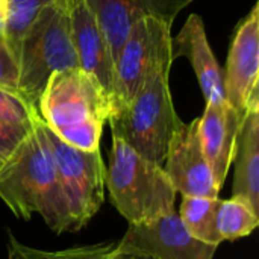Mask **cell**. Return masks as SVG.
Segmentation results:
<instances>
[{"label":"cell","mask_w":259,"mask_h":259,"mask_svg":"<svg viewBox=\"0 0 259 259\" xmlns=\"http://www.w3.org/2000/svg\"><path fill=\"white\" fill-rule=\"evenodd\" d=\"M38 117L23 143L0 167V199L18 219L30 220L38 214L53 232H74Z\"/></svg>","instance_id":"cell-1"},{"label":"cell","mask_w":259,"mask_h":259,"mask_svg":"<svg viewBox=\"0 0 259 259\" xmlns=\"http://www.w3.org/2000/svg\"><path fill=\"white\" fill-rule=\"evenodd\" d=\"M171 64L170 44L155 58L134 99L108 118L112 137L159 165L164 164L168 144L182 123L170 94Z\"/></svg>","instance_id":"cell-2"},{"label":"cell","mask_w":259,"mask_h":259,"mask_svg":"<svg viewBox=\"0 0 259 259\" xmlns=\"http://www.w3.org/2000/svg\"><path fill=\"white\" fill-rule=\"evenodd\" d=\"M36 109L62 141L87 152L99 149L111 112L106 99L80 68L53 73Z\"/></svg>","instance_id":"cell-3"},{"label":"cell","mask_w":259,"mask_h":259,"mask_svg":"<svg viewBox=\"0 0 259 259\" xmlns=\"http://www.w3.org/2000/svg\"><path fill=\"white\" fill-rule=\"evenodd\" d=\"M105 188L129 225L149 223L175 211L178 193L162 165L141 156L117 137H112L105 167Z\"/></svg>","instance_id":"cell-4"},{"label":"cell","mask_w":259,"mask_h":259,"mask_svg":"<svg viewBox=\"0 0 259 259\" xmlns=\"http://www.w3.org/2000/svg\"><path fill=\"white\" fill-rule=\"evenodd\" d=\"M17 61L18 96L38 112V100L50 76L79 68L68 11L56 3L47 5L24 33Z\"/></svg>","instance_id":"cell-5"},{"label":"cell","mask_w":259,"mask_h":259,"mask_svg":"<svg viewBox=\"0 0 259 259\" xmlns=\"http://www.w3.org/2000/svg\"><path fill=\"white\" fill-rule=\"evenodd\" d=\"M38 126L50 150L73 231H79L99 212L105 200V164L100 149L87 152L67 144L39 117Z\"/></svg>","instance_id":"cell-6"},{"label":"cell","mask_w":259,"mask_h":259,"mask_svg":"<svg viewBox=\"0 0 259 259\" xmlns=\"http://www.w3.org/2000/svg\"><path fill=\"white\" fill-rule=\"evenodd\" d=\"M171 26L155 17L138 18L115 62L114 97L109 117L124 108L140 90L155 58L171 44Z\"/></svg>","instance_id":"cell-7"},{"label":"cell","mask_w":259,"mask_h":259,"mask_svg":"<svg viewBox=\"0 0 259 259\" xmlns=\"http://www.w3.org/2000/svg\"><path fill=\"white\" fill-rule=\"evenodd\" d=\"M226 102L246 115L252 106L259 105V5L240 21L223 71Z\"/></svg>","instance_id":"cell-8"},{"label":"cell","mask_w":259,"mask_h":259,"mask_svg":"<svg viewBox=\"0 0 259 259\" xmlns=\"http://www.w3.org/2000/svg\"><path fill=\"white\" fill-rule=\"evenodd\" d=\"M118 244L153 259H214L219 247L194 238L176 211L149 223L129 225Z\"/></svg>","instance_id":"cell-9"},{"label":"cell","mask_w":259,"mask_h":259,"mask_svg":"<svg viewBox=\"0 0 259 259\" xmlns=\"http://www.w3.org/2000/svg\"><path fill=\"white\" fill-rule=\"evenodd\" d=\"M162 168L176 193L182 196L219 197L220 187L202 149L199 118L179 124L168 144Z\"/></svg>","instance_id":"cell-10"},{"label":"cell","mask_w":259,"mask_h":259,"mask_svg":"<svg viewBox=\"0 0 259 259\" xmlns=\"http://www.w3.org/2000/svg\"><path fill=\"white\" fill-rule=\"evenodd\" d=\"M68 14L79 68L96 83L111 109L115 82V61L106 36L87 2L76 5Z\"/></svg>","instance_id":"cell-11"},{"label":"cell","mask_w":259,"mask_h":259,"mask_svg":"<svg viewBox=\"0 0 259 259\" xmlns=\"http://www.w3.org/2000/svg\"><path fill=\"white\" fill-rule=\"evenodd\" d=\"M243 118L226 100L206 103L205 112L199 118L202 149L220 190L234 164Z\"/></svg>","instance_id":"cell-12"},{"label":"cell","mask_w":259,"mask_h":259,"mask_svg":"<svg viewBox=\"0 0 259 259\" xmlns=\"http://www.w3.org/2000/svg\"><path fill=\"white\" fill-rule=\"evenodd\" d=\"M171 56L173 61L181 56L190 61L206 103L226 100L223 71L209 46L200 15L191 14L176 38H171Z\"/></svg>","instance_id":"cell-13"},{"label":"cell","mask_w":259,"mask_h":259,"mask_svg":"<svg viewBox=\"0 0 259 259\" xmlns=\"http://www.w3.org/2000/svg\"><path fill=\"white\" fill-rule=\"evenodd\" d=\"M232 196L244 197L259 212V105L243 118L237 149Z\"/></svg>","instance_id":"cell-14"},{"label":"cell","mask_w":259,"mask_h":259,"mask_svg":"<svg viewBox=\"0 0 259 259\" xmlns=\"http://www.w3.org/2000/svg\"><path fill=\"white\" fill-rule=\"evenodd\" d=\"M87 3L93 9L117 62L131 27L141 15L132 0H87Z\"/></svg>","instance_id":"cell-15"},{"label":"cell","mask_w":259,"mask_h":259,"mask_svg":"<svg viewBox=\"0 0 259 259\" xmlns=\"http://www.w3.org/2000/svg\"><path fill=\"white\" fill-rule=\"evenodd\" d=\"M219 205V197L182 196V203L178 214L194 238L208 244L220 246L223 241L217 231Z\"/></svg>","instance_id":"cell-16"},{"label":"cell","mask_w":259,"mask_h":259,"mask_svg":"<svg viewBox=\"0 0 259 259\" xmlns=\"http://www.w3.org/2000/svg\"><path fill=\"white\" fill-rule=\"evenodd\" d=\"M258 214L244 197L232 196L228 200H220L217 231L222 241H235L250 235L259 225Z\"/></svg>","instance_id":"cell-17"},{"label":"cell","mask_w":259,"mask_h":259,"mask_svg":"<svg viewBox=\"0 0 259 259\" xmlns=\"http://www.w3.org/2000/svg\"><path fill=\"white\" fill-rule=\"evenodd\" d=\"M53 0H6V27L5 38L18 58L21 39L38 14Z\"/></svg>","instance_id":"cell-18"},{"label":"cell","mask_w":259,"mask_h":259,"mask_svg":"<svg viewBox=\"0 0 259 259\" xmlns=\"http://www.w3.org/2000/svg\"><path fill=\"white\" fill-rule=\"evenodd\" d=\"M46 259H153L132 250H127L118 244V241H108L93 246H80L71 249H62L55 252H44Z\"/></svg>","instance_id":"cell-19"},{"label":"cell","mask_w":259,"mask_h":259,"mask_svg":"<svg viewBox=\"0 0 259 259\" xmlns=\"http://www.w3.org/2000/svg\"><path fill=\"white\" fill-rule=\"evenodd\" d=\"M132 2L141 17L150 15L171 26L175 18L179 15V12L194 0H132Z\"/></svg>","instance_id":"cell-20"},{"label":"cell","mask_w":259,"mask_h":259,"mask_svg":"<svg viewBox=\"0 0 259 259\" xmlns=\"http://www.w3.org/2000/svg\"><path fill=\"white\" fill-rule=\"evenodd\" d=\"M0 117L20 124H32L38 117V112L21 97L0 88Z\"/></svg>","instance_id":"cell-21"},{"label":"cell","mask_w":259,"mask_h":259,"mask_svg":"<svg viewBox=\"0 0 259 259\" xmlns=\"http://www.w3.org/2000/svg\"><path fill=\"white\" fill-rule=\"evenodd\" d=\"M0 88L18 96V61L5 33H0Z\"/></svg>","instance_id":"cell-22"},{"label":"cell","mask_w":259,"mask_h":259,"mask_svg":"<svg viewBox=\"0 0 259 259\" xmlns=\"http://www.w3.org/2000/svg\"><path fill=\"white\" fill-rule=\"evenodd\" d=\"M32 124H20L0 117V158L3 161H6L23 143L30 132Z\"/></svg>","instance_id":"cell-23"},{"label":"cell","mask_w":259,"mask_h":259,"mask_svg":"<svg viewBox=\"0 0 259 259\" xmlns=\"http://www.w3.org/2000/svg\"><path fill=\"white\" fill-rule=\"evenodd\" d=\"M8 259H46V256L42 250L24 246L11 234L8 244Z\"/></svg>","instance_id":"cell-24"},{"label":"cell","mask_w":259,"mask_h":259,"mask_svg":"<svg viewBox=\"0 0 259 259\" xmlns=\"http://www.w3.org/2000/svg\"><path fill=\"white\" fill-rule=\"evenodd\" d=\"M6 27V0H0V33H5Z\"/></svg>","instance_id":"cell-25"},{"label":"cell","mask_w":259,"mask_h":259,"mask_svg":"<svg viewBox=\"0 0 259 259\" xmlns=\"http://www.w3.org/2000/svg\"><path fill=\"white\" fill-rule=\"evenodd\" d=\"M56 5H59V6H62L64 9H67V11H70L71 8H74L76 5H79V3H82V2H87V0H53Z\"/></svg>","instance_id":"cell-26"},{"label":"cell","mask_w":259,"mask_h":259,"mask_svg":"<svg viewBox=\"0 0 259 259\" xmlns=\"http://www.w3.org/2000/svg\"><path fill=\"white\" fill-rule=\"evenodd\" d=\"M3 162H5V161H3V159H2V158H0V167H2V165H3Z\"/></svg>","instance_id":"cell-27"}]
</instances>
